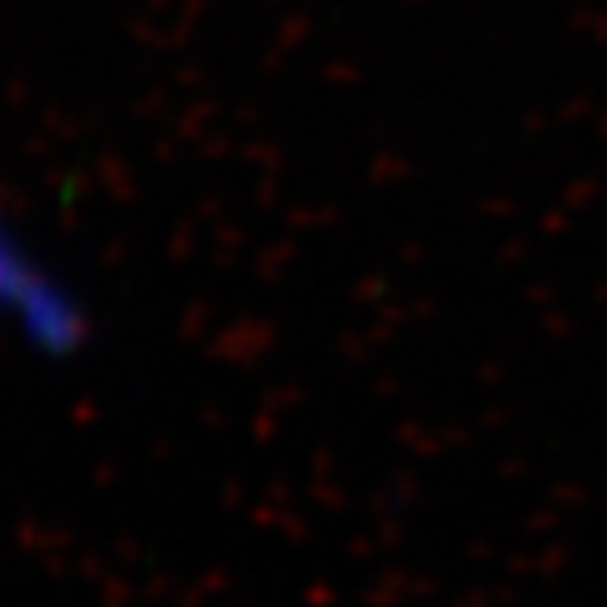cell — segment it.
I'll use <instances>...</instances> for the list:
<instances>
[{"label":"cell","instance_id":"cell-1","mask_svg":"<svg viewBox=\"0 0 607 607\" xmlns=\"http://www.w3.org/2000/svg\"><path fill=\"white\" fill-rule=\"evenodd\" d=\"M0 304L26 351L48 362L77 359L96 333L81 289L12 224L0 234Z\"/></svg>","mask_w":607,"mask_h":607}]
</instances>
